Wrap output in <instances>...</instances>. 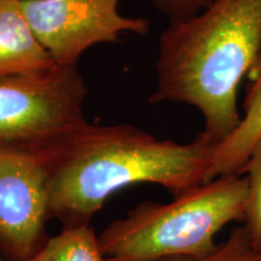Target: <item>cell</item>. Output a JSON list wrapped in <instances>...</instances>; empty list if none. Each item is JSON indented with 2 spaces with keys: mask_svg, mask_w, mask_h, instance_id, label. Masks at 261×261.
I'll use <instances>...</instances> for the list:
<instances>
[{
  "mask_svg": "<svg viewBox=\"0 0 261 261\" xmlns=\"http://www.w3.org/2000/svg\"><path fill=\"white\" fill-rule=\"evenodd\" d=\"M24 261H107L91 224L68 225Z\"/></svg>",
  "mask_w": 261,
  "mask_h": 261,
  "instance_id": "9c48e42d",
  "label": "cell"
},
{
  "mask_svg": "<svg viewBox=\"0 0 261 261\" xmlns=\"http://www.w3.org/2000/svg\"><path fill=\"white\" fill-rule=\"evenodd\" d=\"M121 0H22L35 35L57 65L77 64L85 51L120 35H146L148 19L119 12Z\"/></svg>",
  "mask_w": 261,
  "mask_h": 261,
  "instance_id": "8992f818",
  "label": "cell"
},
{
  "mask_svg": "<svg viewBox=\"0 0 261 261\" xmlns=\"http://www.w3.org/2000/svg\"><path fill=\"white\" fill-rule=\"evenodd\" d=\"M261 137V69L252 79L236 129L215 145L207 181L226 174H242L252 149Z\"/></svg>",
  "mask_w": 261,
  "mask_h": 261,
  "instance_id": "ba28073f",
  "label": "cell"
},
{
  "mask_svg": "<svg viewBox=\"0 0 261 261\" xmlns=\"http://www.w3.org/2000/svg\"><path fill=\"white\" fill-rule=\"evenodd\" d=\"M215 145L203 132L181 144L130 123L87 121L41 150L51 217L63 226L91 224L110 196L130 185L155 184L180 195L207 181Z\"/></svg>",
  "mask_w": 261,
  "mask_h": 261,
  "instance_id": "6da1fadb",
  "label": "cell"
},
{
  "mask_svg": "<svg viewBox=\"0 0 261 261\" xmlns=\"http://www.w3.org/2000/svg\"><path fill=\"white\" fill-rule=\"evenodd\" d=\"M156 11L169 21H182L194 17L213 0H150Z\"/></svg>",
  "mask_w": 261,
  "mask_h": 261,
  "instance_id": "7c38bea8",
  "label": "cell"
},
{
  "mask_svg": "<svg viewBox=\"0 0 261 261\" xmlns=\"http://www.w3.org/2000/svg\"><path fill=\"white\" fill-rule=\"evenodd\" d=\"M0 261H8V260H6V259H5V257H4V256H3V255H2V254H0Z\"/></svg>",
  "mask_w": 261,
  "mask_h": 261,
  "instance_id": "4fadbf2b",
  "label": "cell"
},
{
  "mask_svg": "<svg viewBox=\"0 0 261 261\" xmlns=\"http://www.w3.org/2000/svg\"><path fill=\"white\" fill-rule=\"evenodd\" d=\"M162 261H261V249L250 242L243 225L233 227L223 242L201 256L173 257Z\"/></svg>",
  "mask_w": 261,
  "mask_h": 261,
  "instance_id": "8fae6325",
  "label": "cell"
},
{
  "mask_svg": "<svg viewBox=\"0 0 261 261\" xmlns=\"http://www.w3.org/2000/svg\"><path fill=\"white\" fill-rule=\"evenodd\" d=\"M261 69V0H213L194 17L171 22L159 39L149 103H184L219 144L240 125L238 89Z\"/></svg>",
  "mask_w": 261,
  "mask_h": 261,
  "instance_id": "7a4b0ae2",
  "label": "cell"
},
{
  "mask_svg": "<svg viewBox=\"0 0 261 261\" xmlns=\"http://www.w3.org/2000/svg\"><path fill=\"white\" fill-rule=\"evenodd\" d=\"M242 174L248 180V197L243 227L250 242L261 249V137L252 149Z\"/></svg>",
  "mask_w": 261,
  "mask_h": 261,
  "instance_id": "30bf717a",
  "label": "cell"
},
{
  "mask_svg": "<svg viewBox=\"0 0 261 261\" xmlns=\"http://www.w3.org/2000/svg\"><path fill=\"white\" fill-rule=\"evenodd\" d=\"M51 218L41 150L0 144V254L8 261L34 255L50 237Z\"/></svg>",
  "mask_w": 261,
  "mask_h": 261,
  "instance_id": "5b68a950",
  "label": "cell"
},
{
  "mask_svg": "<svg viewBox=\"0 0 261 261\" xmlns=\"http://www.w3.org/2000/svg\"><path fill=\"white\" fill-rule=\"evenodd\" d=\"M248 197L244 174L220 175L174 196L167 203L140 202L100 232L107 261H162L201 256L233 221L243 223Z\"/></svg>",
  "mask_w": 261,
  "mask_h": 261,
  "instance_id": "3957f363",
  "label": "cell"
},
{
  "mask_svg": "<svg viewBox=\"0 0 261 261\" xmlns=\"http://www.w3.org/2000/svg\"><path fill=\"white\" fill-rule=\"evenodd\" d=\"M55 65L57 64L29 24L22 0H0V76L48 69Z\"/></svg>",
  "mask_w": 261,
  "mask_h": 261,
  "instance_id": "52a82bcc",
  "label": "cell"
},
{
  "mask_svg": "<svg viewBox=\"0 0 261 261\" xmlns=\"http://www.w3.org/2000/svg\"><path fill=\"white\" fill-rule=\"evenodd\" d=\"M87 96L77 64L0 76V144L48 148L87 122Z\"/></svg>",
  "mask_w": 261,
  "mask_h": 261,
  "instance_id": "277c9868",
  "label": "cell"
}]
</instances>
